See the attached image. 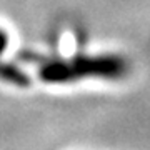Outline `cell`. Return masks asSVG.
<instances>
[{
	"label": "cell",
	"instance_id": "2",
	"mask_svg": "<svg viewBox=\"0 0 150 150\" xmlns=\"http://www.w3.org/2000/svg\"><path fill=\"white\" fill-rule=\"evenodd\" d=\"M0 80L8 82L17 87H28L32 82L30 77L20 67H17L10 62H2V60H0Z\"/></svg>",
	"mask_w": 150,
	"mask_h": 150
},
{
	"label": "cell",
	"instance_id": "1",
	"mask_svg": "<svg viewBox=\"0 0 150 150\" xmlns=\"http://www.w3.org/2000/svg\"><path fill=\"white\" fill-rule=\"evenodd\" d=\"M129 70L127 59L117 54L77 55L67 60H47L38 70V79L45 83H70L83 79L120 80Z\"/></svg>",
	"mask_w": 150,
	"mask_h": 150
},
{
	"label": "cell",
	"instance_id": "3",
	"mask_svg": "<svg viewBox=\"0 0 150 150\" xmlns=\"http://www.w3.org/2000/svg\"><path fill=\"white\" fill-rule=\"evenodd\" d=\"M7 45H8V37H7V33L0 28V55L5 52Z\"/></svg>",
	"mask_w": 150,
	"mask_h": 150
}]
</instances>
